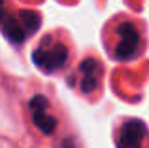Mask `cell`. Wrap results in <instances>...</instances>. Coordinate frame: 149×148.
I'll return each mask as SVG.
<instances>
[{
	"instance_id": "1",
	"label": "cell",
	"mask_w": 149,
	"mask_h": 148,
	"mask_svg": "<svg viewBox=\"0 0 149 148\" xmlns=\"http://www.w3.org/2000/svg\"><path fill=\"white\" fill-rule=\"evenodd\" d=\"M0 27L8 40L21 44L25 38H29L40 27V17L34 11H19L17 15H10L4 11L0 15Z\"/></svg>"
},
{
	"instance_id": "2",
	"label": "cell",
	"mask_w": 149,
	"mask_h": 148,
	"mask_svg": "<svg viewBox=\"0 0 149 148\" xmlns=\"http://www.w3.org/2000/svg\"><path fill=\"white\" fill-rule=\"evenodd\" d=\"M66 59H68V49L64 44L55 42L51 38H45L44 44H40L32 53V61L40 70L45 74H51L55 70L64 67Z\"/></svg>"
},
{
	"instance_id": "3",
	"label": "cell",
	"mask_w": 149,
	"mask_h": 148,
	"mask_svg": "<svg viewBox=\"0 0 149 148\" xmlns=\"http://www.w3.org/2000/svg\"><path fill=\"white\" fill-rule=\"evenodd\" d=\"M140 32L132 23L125 21L117 27V44H115V51L113 55L119 61H130L138 55L140 51Z\"/></svg>"
},
{
	"instance_id": "4",
	"label": "cell",
	"mask_w": 149,
	"mask_h": 148,
	"mask_svg": "<svg viewBox=\"0 0 149 148\" xmlns=\"http://www.w3.org/2000/svg\"><path fill=\"white\" fill-rule=\"evenodd\" d=\"M147 127L142 120H128L117 135V148H146Z\"/></svg>"
},
{
	"instance_id": "5",
	"label": "cell",
	"mask_w": 149,
	"mask_h": 148,
	"mask_svg": "<svg viewBox=\"0 0 149 148\" xmlns=\"http://www.w3.org/2000/svg\"><path fill=\"white\" fill-rule=\"evenodd\" d=\"M29 108H30V116H32V122L42 133L45 135H51L57 127V118L49 114V103L45 97L42 95H36L30 99L29 103Z\"/></svg>"
},
{
	"instance_id": "6",
	"label": "cell",
	"mask_w": 149,
	"mask_h": 148,
	"mask_svg": "<svg viewBox=\"0 0 149 148\" xmlns=\"http://www.w3.org/2000/svg\"><path fill=\"white\" fill-rule=\"evenodd\" d=\"M100 65L96 63L95 59H85L79 67L81 72V89L85 93H91L98 87L100 84Z\"/></svg>"
},
{
	"instance_id": "7",
	"label": "cell",
	"mask_w": 149,
	"mask_h": 148,
	"mask_svg": "<svg viewBox=\"0 0 149 148\" xmlns=\"http://www.w3.org/2000/svg\"><path fill=\"white\" fill-rule=\"evenodd\" d=\"M61 148H79V146H77V142L74 141V139H64L62 144H61Z\"/></svg>"
},
{
	"instance_id": "8",
	"label": "cell",
	"mask_w": 149,
	"mask_h": 148,
	"mask_svg": "<svg viewBox=\"0 0 149 148\" xmlns=\"http://www.w3.org/2000/svg\"><path fill=\"white\" fill-rule=\"evenodd\" d=\"M2 13H4V2L0 0V15H2Z\"/></svg>"
}]
</instances>
